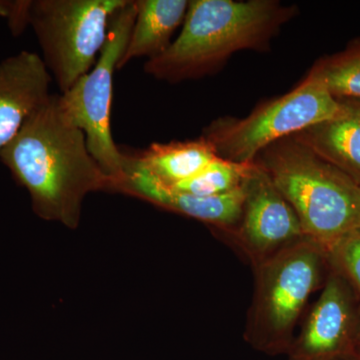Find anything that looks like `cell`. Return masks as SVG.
I'll return each instance as SVG.
<instances>
[{"label":"cell","mask_w":360,"mask_h":360,"mask_svg":"<svg viewBox=\"0 0 360 360\" xmlns=\"http://www.w3.org/2000/svg\"><path fill=\"white\" fill-rule=\"evenodd\" d=\"M340 110L293 139L360 186V101L340 99Z\"/></svg>","instance_id":"cell-12"},{"label":"cell","mask_w":360,"mask_h":360,"mask_svg":"<svg viewBox=\"0 0 360 360\" xmlns=\"http://www.w3.org/2000/svg\"><path fill=\"white\" fill-rule=\"evenodd\" d=\"M326 250L302 238L255 264V291L246 340L267 354H288L293 329L321 281Z\"/></svg>","instance_id":"cell-4"},{"label":"cell","mask_w":360,"mask_h":360,"mask_svg":"<svg viewBox=\"0 0 360 360\" xmlns=\"http://www.w3.org/2000/svg\"><path fill=\"white\" fill-rule=\"evenodd\" d=\"M0 160L13 179L27 189L40 219L75 229L85 196L113 191L112 180L90 155L82 129L66 117L58 94L33 113Z\"/></svg>","instance_id":"cell-1"},{"label":"cell","mask_w":360,"mask_h":360,"mask_svg":"<svg viewBox=\"0 0 360 360\" xmlns=\"http://www.w3.org/2000/svg\"><path fill=\"white\" fill-rule=\"evenodd\" d=\"M295 13L274 0H193L177 39L144 71L170 84L205 77L236 52L264 49Z\"/></svg>","instance_id":"cell-2"},{"label":"cell","mask_w":360,"mask_h":360,"mask_svg":"<svg viewBox=\"0 0 360 360\" xmlns=\"http://www.w3.org/2000/svg\"><path fill=\"white\" fill-rule=\"evenodd\" d=\"M328 262L360 295V229L340 238L328 252Z\"/></svg>","instance_id":"cell-17"},{"label":"cell","mask_w":360,"mask_h":360,"mask_svg":"<svg viewBox=\"0 0 360 360\" xmlns=\"http://www.w3.org/2000/svg\"><path fill=\"white\" fill-rule=\"evenodd\" d=\"M30 0L0 1V15L8 20L14 34H20L28 25V9Z\"/></svg>","instance_id":"cell-18"},{"label":"cell","mask_w":360,"mask_h":360,"mask_svg":"<svg viewBox=\"0 0 360 360\" xmlns=\"http://www.w3.org/2000/svg\"><path fill=\"white\" fill-rule=\"evenodd\" d=\"M355 324L349 283L335 270L329 274L300 335L291 343L288 360H335L354 356Z\"/></svg>","instance_id":"cell-9"},{"label":"cell","mask_w":360,"mask_h":360,"mask_svg":"<svg viewBox=\"0 0 360 360\" xmlns=\"http://www.w3.org/2000/svg\"><path fill=\"white\" fill-rule=\"evenodd\" d=\"M127 156L134 167L167 186L191 179L219 158L203 136L194 141L153 143L139 155Z\"/></svg>","instance_id":"cell-14"},{"label":"cell","mask_w":360,"mask_h":360,"mask_svg":"<svg viewBox=\"0 0 360 360\" xmlns=\"http://www.w3.org/2000/svg\"><path fill=\"white\" fill-rule=\"evenodd\" d=\"M354 356L360 357V321L357 326L356 335H355Z\"/></svg>","instance_id":"cell-19"},{"label":"cell","mask_w":360,"mask_h":360,"mask_svg":"<svg viewBox=\"0 0 360 360\" xmlns=\"http://www.w3.org/2000/svg\"><path fill=\"white\" fill-rule=\"evenodd\" d=\"M253 162L238 163L217 158L200 174L169 187L198 198L222 195L243 186Z\"/></svg>","instance_id":"cell-15"},{"label":"cell","mask_w":360,"mask_h":360,"mask_svg":"<svg viewBox=\"0 0 360 360\" xmlns=\"http://www.w3.org/2000/svg\"><path fill=\"white\" fill-rule=\"evenodd\" d=\"M188 4L186 0H135L136 16L117 70L132 59L148 60L167 51L175 30L184 25Z\"/></svg>","instance_id":"cell-13"},{"label":"cell","mask_w":360,"mask_h":360,"mask_svg":"<svg viewBox=\"0 0 360 360\" xmlns=\"http://www.w3.org/2000/svg\"><path fill=\"white\" fill-rule=\"evenodd\" d=\"M340 101L331 96L314 70L295 89L262 104L245 118L221 117L210 123L202 136L217 156L251 163L267 146L333 117Z\"/></svg>","instance_id":"cell-6"},{"label":"cell","mask_w":360,"mask_h":360,"mask_svg":"<svg viewBox=\"0 0 360 360\" xmlns=\"http://www.w3.org/2000/svg\"><path fill=\"white\" fill-rule=\"evenodd\" d=\"M245 203L236 238L253 264L304 238L302 224L257 161L243 182Z\"/></svg>","instance_id":"cell-8"},{"label":"cell","mask_w":360,"mask_h":360,"mask_svg":"<svg viewBox=\"0 0 360 360\" xmlns=\"http://www.w3.org/2000/svg\"><path fill=\"white\" fill-rule=\"evenodd\" d=\"M293 208L305 238L326 252L360 229V186L314 151L286 137L255 160Z\"/></svg>","instance_id":"cell-3"},{"label":"cell","mask_w":360,"mask_h":360,"mask_svg":"<svg viewBox=\"0 0 360 360\" xmlns=\"http://www.w3.org/2000/svg\"><path fill=\"white\" fill-rule=\"evenodd\" d=\"M312 70L336 99L360 101V51L322 61Z\"/></svg>","instance_id":"cell-16"},{"label":"cell","mask_w":360,"mask_h":360,"mask_svg":"<svg viewBox=\"0 0 360 360\" xmlns=\"http://www.w3.org/2000/svg\"><path fill=\"white\" fill-rule=\"evenodd\" d=\"M136 16L135 0H127L110 18L108 37L96 65L65 94H58L61 110L82 129L90 155L115 187L124 177L125 155L111 134L113 75L129 42Z\"/></svg>","instance_id":"cell-7"},{"label":"cell","mask_w":360,"mask_h":360,"mask_svg":"<svg viewBox=\"0 0 360 360\" xmlns=\"http://www.w3.org/2000/svg\"><path fill=\"white\" fill-rule=\"evenodd\" d=\"M52 77L39 54L20 51L0 61V150L49 101Z\"/></svg>","instance_id":"cell-11"},{"label":"cell","mask_w":360,"mask_h":360,"mask_svg":"<svg viewBox=\"0 0 360 360\" xmlns=\"http://www.w3.org/2000/svg\"><path fill=\"white\" fill-rule=\"evenodd\" d=\"M349 360H360V357H359V356H352V357H349Z\"/></svg>","instance_id":"cell-20"},{"label":"cell","mask_w":360,"mask_h":360,"mask_svg":"<svg viewBox=\"0 0 360 360\" xmlns=\"http://www.w3.org/2000/svg\"><path fill=\"white\" fill-rule=\"evenodd\" d=\"M127 0H32L28 25L61 94L96 65L110 18Z\"/></svg>","instance_id":"cell-5"},{"label":"cell","mask_w":360,"mask_h":360,"mask_svg":"<svg viewBox=\"0 0 360 360\" xmlns=\"http://www.w3.org/2000/svg\"><path fill=\"white\" fill-rule=\"evenodd\" d=\"M115 193L141 198L191 219L222 229H236L245 203V187L219 196L198 198L165 186L143 170L134 167L125 155L124 177Z\"/></svg>","instance_id":"cell-10"}]
</instances>
